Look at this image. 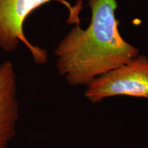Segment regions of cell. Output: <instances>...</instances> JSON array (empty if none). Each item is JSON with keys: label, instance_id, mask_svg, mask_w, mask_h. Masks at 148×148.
<instances>
[{"label": "cell", "instance_id": "cell-3", "mask_svg": "<svg viewBox=\"0 0 148 148\" xmlns=\"http://www.w3.org/2000/svg\"><path fill=\"white\" fill-rule=\"evenodd\" d=\"M51 1L0 0V49L5 52H12L22 42L36 64H45L48 59L47 51L29 41L24 33L23 26L29 14Z\"/></svg>", "mask_w": 148, "mask_h": 148}, {"label": "cell", "instance_id": "cell-2", "mask_svg": "<svg viewBox=\"0 0 148 148\" xmlns=\"http://www.w3.org/2000/svg\"><path fill=\"white\" fill-rule=\"evenodd\" d=\"M114 96L148 99V57L138 54L116 69L94 79L86 85L85 97L99 103Z\"/></svg>", "mask_w": 148, "mask_h": 148}, {"label": "cell", "instance_id": "cell-4", "mask_svg": "<svg viewBox=\"0 0 148 148\" xmlns=\"http://www.w3.org/2000/svg\"><path fill=\"white\" fill-rule=\"evenodd\" d=\"M15 70L12 61L0 64V148L8 146L16 133L18 102Z\"/></svg>", "mask_w": 148, "mask_h": 148}, {"label": "cell", "instance_id": "cell-1", "mask_svg": "<svg viewBox=\"0 0 148 148\" xmlns=\"http://www.w3.org/2000/svg\"><path fill=\"white\" fill-rule=\"evenodd\" d=\"M88 26L82 29L77 22L53 51L58 73L73 87L86 86L139 54L119 32L116 0H88Z\"/></svg>", "mask_w": 148, "mask_h": 148}]
</instances>
